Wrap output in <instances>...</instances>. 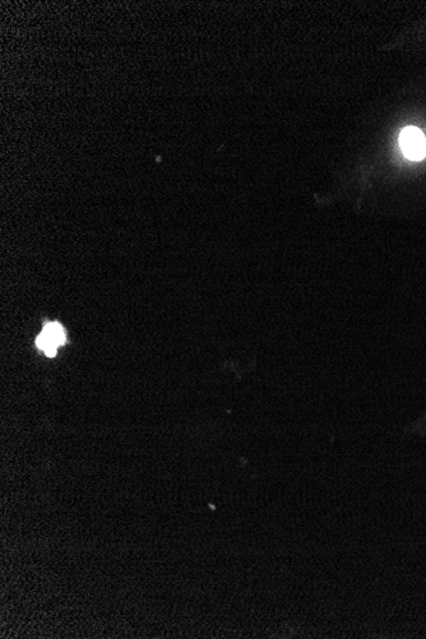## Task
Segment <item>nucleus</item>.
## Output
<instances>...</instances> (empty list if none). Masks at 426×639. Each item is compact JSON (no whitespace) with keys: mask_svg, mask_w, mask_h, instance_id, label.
<instances>
[{"mask_svg":"<svg viewBox=\"0 0 426 639\" xmlns=\"http://www.w3.org/2000/svg\"><path fill=\"white\" fill-rule=\"evenodd\" d=\"M65 332L61 324L53 322L48 323L41 332L40 336L36 340V345L40 350L44 351L48 356L53 357L56 355V351L61 345L65 343Z\"/></svg>","mask_w":426,"mask_h":639,"instance_id":"2","label":"nucleus"},{"mask_svg":"<svg viewBox=\"0 0 426 639\" xmlns=\"http://www.w3.org/2000/svg\"><path fill=\"white\" fill-rule=\"evenodd\" d=\"M399 146L403 155L411 161H420L426 157V138L416 127H406L399 135Z\"/></svg>","mask_w":426,"mask_h":639,"instance_id":"1","label":"nucleus"}]
</instances>
